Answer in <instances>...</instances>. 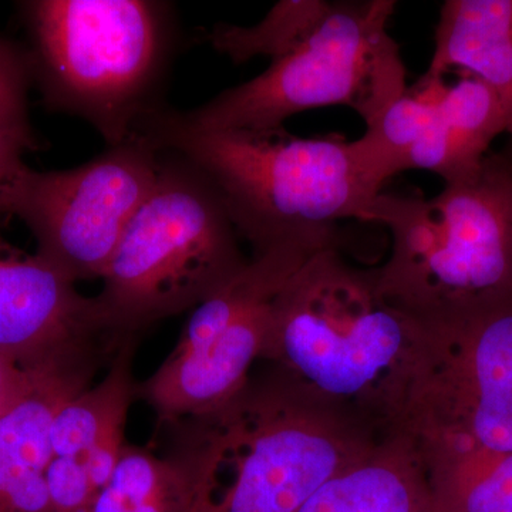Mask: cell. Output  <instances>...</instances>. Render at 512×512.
<instances>
[{
  "instance_id": "cell-1",
  "label": "cell",
  "mask_w": 512,
  "mask_h": 512,
  "mask_svg": "<svg viewBox=\"0 0 512 512\" xmlns=\"http://www.w3.org/2000/svg\"><path fill=\"white\" fill-rule=\"evenodd\" d=\"M420 323L384 298L377 268L316 252L279 292L262 359L279 377L375 433L399 429Z\"/></svg>"
},
{
  "instance_id": "cell-2",
  "label": "cell",
  "mask_w": 512,
  "mask_h": 512,
  "mask_svg": "<svg viewBox=\"0 0 512 512\" xmlns=\"http://www.w3.org/2000/svg\"><path fill=\"white\" fill-rule=\"evenodd\" d=\"M136 131L184 157L211 181L254 256L289 244L338 248L336 224L372 222L382 192L352 141L343 138H301L284 127L198 130L178 111L158 107L141 117Z\"/></svg>"
},
{
  "instance_id": "cell-3",
  "label": "cell",
  "mask_w": 512,
  "mask_h": 512,
  "mask_svg": "<svg viewBox=\"0 0 512 512\" xmlns=\"http://www.w3.org/2000/svg\"><path fill=\"white\" fill-rule=\"evenodd\" d=\"M187 420L194 512H296L382 437L278 375Z\"/></svg>"
},
{
  "instance_id": "cell-4",
  "label": "cell",
  "mask_w": 512,
  "mask_h": 512,
  "mask_svg": "<svg viewBox=\"0 0 512 512\" xmlns=\"http://www.w3.org/2000/svg\"><path fill=\"white\" fill-rule=\"evenodd\" d=\"M372 222L392 234L380 291L421 325L512 295V156L487 154L433 198L380 192Z\"/></svg>"
},
{
  "instance_id": "cell-5",
  "label": "cell",
  "mask_w": 512,
  "mask_h": 512,
  "mask_svg": "<svg viewBox=\"0 0 512 512\" xmlns=\"http://www.w3.org/2000/svg\"><path fill=\"white\" fill-rule=\"evenodd\" d=\"M161 151L156 184L101 276L97 299L121 340L197 308L249 262L211 181L184 157Z\"/></svg>"
},
{
  "instance_id": "cell-6",
  "label": "cell",
  "mask_w": 512,
  "mask_h": 512,
  "mask_svg": "<svg viewBox=\"0 0 512 512\" xmlns=\"http://www.w3.org/2000/svg\"><path fill=\"white\" fill-rule=\"evenodd\" d=\"M28 53L46 103L92 124L109 147L136 133L170 52L167 6L147 0L25 3Z\"/></svg>"
},
{
  "instance_id": "cell-7",
  "label": "cell",
  "mask_w": 512,
  "mask_h": 512,
  "mask_svg": "<svg viewBox=\"0 0 512 512\" xmlns=\"http://www.w3.org/2000/svg\"><path fill=\"white\" fill-rule=\"evenodd\" d=\"M394 9V0L330 2L315 28L264 73L178 116L198 130H275L302 111L346 106L369 126L407 90L389 33Z\"/></svg>"
},
{
  "instance_id": "cell-8",
  "label": "cell",
  "mask_w": 512,
  "mask_h": 512,
  "mask_svg": "<svg viewBox=\"0 0 512 512\" xmlns=\"http://www.w3.org/2000/svg\"><path fill=\"white\" fill-rule=\"evenodd\" d=\"M397 431L420 443L512 451V295L420 323Z\"/></svg>"
},
{
  "instance_id": "cell-9",
  "label": "cell",
  "mask_w": 512,
  "mask_h": 512,
  "mask_svg": "<svg viewBox=\"0 0 512 512\" xmlns=\"http://www.w3.org/2000/svg\"><path fill=\"white\" fill-rule=\"evenodd\" d=\"M316 252L289 244L252 256L194 308L173 352L140 387L161 419L204 416L247 387L252 365L264 355L279 292Z\"/></svg>"
},
{
  "instance_id": "cell-10",
  "label": "cell",
  "mask_w": 512,
  "mask_h": 512,
  "mask_svg": "<svg viewBox=\"0 0 512 512\" xmlns=\"http://www.w3.org/2000/svg\"><path fill=\"white\" fill-rule=\"evenodd\" d=\"M161 154L136 131L79 167L45 173L28 168L6 214L28 225L36 255L74 284L101 279L156 184Z\"/></svg>"
},
{
  "instance_id": "cell-11",
  "label": "cell",
  "mask_w": 512,
  "mask_h": 512,
  "mask_svg": "<svg viewBox=\"0 0 512 512\" xmlns=\"http://www.w3.org/2000/svg\"><path fill=\"white\" fill-rule=\"evenodd\" d=\"M123 345L97 296L82 295L37 255L0 248V352L32 372L92 380L100 360Z\"/></svg>"
},
{
  "instance_id": "cell-12",
  "label": "cell",
  "mask_w": 512,
  "mask_h": 512,
  "mask_svg": "<svg viewBox=\"0 0 512 512\" xmlns=\"http://www.w3.org/2000/svg\"><path fill=\"white\" fill-rule=\"evenodd\" d=\"M296 512H434L416 440L404 431L383 434Z\"/></svg>"
},
{
  "instance_id": "cell-13",
  "label": "cell",
  "mask_w": 512,
  "mask_h": 512,
  "mask_svg": "<svg viewBox=\"0 0 512 512\" xmlns=\"http://www.w3.org/2000/svg\"><path fill=\"white\" fill-rule=\"evenodd\" d=\"M466 70L497 94L512 137V0H447L426 76Z\"/></svg>"
},
{
  "instance_id": "cell-14",
  "label": "cell",
  "mask_w": 512,
  "mask_h": 512,
  "mask_svg": "<svg viewBox=\"0 0 512 512\" xmlns=\"http://www.w3.org/2000/svg\"><path fill=\"white\" fill-rule=\"evenodd\" d=\"M134 346L136 338L128 339L117 350L104 379L60 407L52 427L55 457L86 456L100 466L119 464L127 447L124 443L127 413L136 394Z\"/></svg>"
},
{
  "instance_id": "cell-15",
  "label": "cell",
  "mask_w": 512,
  "mask_h": 512,
  "mask_svg": "<svg viewBox=\"0 0 512 512\" xmlns=\"http://www.w3.org/2000/svg\"><path fill=\"white\" fill-rule=\"evenodd\" d=\"M416 443L434 512H512V451Z\"/></svg>"
},
{
  "instance_id": "cell-16",
  "label": "cell",
  "mask_w": 512,
  "mask_h": 512,
  "mask_svg": "<svg viewBox=\"0 0 512 512\" xmlns=\"http://www.w3.org/2000/svg\"><path fill=\"white\" fill-rule=\"evenodd\" d=\"M194 487L181 457L160 458L124 448L110 483L92 512H194Z\"/></svg>"
},
{
  "instance_id": "cell-17",
  "label": "cell",
  "mask_w": 512,
  "mask_h": 512,
  "mask_svg": "<svg viewBox=\"0 0 512 512\" xmlns=\"http://www.w3.org/2000/svg\"><path fill=\"white\" fill-rule=\"evenodd\" d=\"M329 8L330 2L325 0L279 2L258 25L252 28L218 26L208 39L215 49L231 57L235 63H244L259 55L276 60L291 52Z\"/></svg>"
},
{
  "instance_id": "cell-18",
  "label": "cell",
  "mask_w": 512,
  "mask_h": 512,
  "mask_svg": "<svg viewBox=\"0 0 512 512\" xmlns=\"http://www.w3.org/2000/svg\"><path fill=\"white\" fill-rule=\"evenodd\" d=\"M439 107L453 136L478 160L487 156L495 138L507 133L503 104L494 90L477 77H464L453 84L444 82Z\"/></svg>"
},
{
  "instance_id": "cell-19",
  "label": "cell",
  "mask_w": 512,
  "mask_h": 512,
  "mask_svg": "<svg viewBox=\"0 0 512 512\" xmlns=\"http://www.w3.org/2000/svg\"><path fill=\"white\" fill-rule=\"evenodd\" d=\"M32 80L28 53L0 39V124L32 133L28 89Z\"/></svg>"
},
{
  "instance_id": "cell-20",
  "label": "cell",
  "mask_w": 512,
  "mask_h": 512,
  "mask_svg": "<svg viewBox=\"0 0 512 512\" xmlns=\"http://www.w3.org/2000/svg\"><path fill=\"white\" fill-rule=\"evenodd\" d=\"M55 512H92L97 494L79 458L55 457L46 470Z\"/></svg>"
},
{
  "instance_id": "cell-21",
  "label": "cell",
  "mask_w": 512,
  "mask_h": 512,
  "mask_svg": "<svg viewBox=\"0 0 512 512\" xmlns=\"http://www.w3.org/2000/svg\"><path fill=\"white\" fill-rule=\"evenodd\" d=\"M37 141L33 133L15 130L0 124V212L6 214L10 197L28 170L23 161L26 150H35Z\"/></svg>"
},
{
  "instance_id": "cell-22",
  "label": "cell",
  "mask_w": 512,
  "mask_h": 512,
  "mask_svg": "<svg viewBox=\"0 0 512 512\" xmlns=\"http://www.w3.org/2000/svg\"><path fill=\"white\" fill-rule=\"evenodd\" d=\"M37 373L23 369L15 359L0 352V417L28 392Z\"/></svg>"
}]
</instances>
